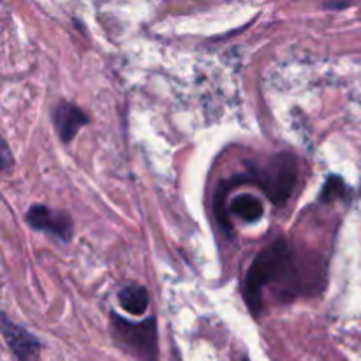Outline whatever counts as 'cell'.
<instances>
[{
	"mask_svg": "<svg viewBox=\"0 0 361 361\" xmlns=\"http://www.w3.org/2000/svg\"><path fill=\"white\" fill-rule=\"evenodd\" d=\"M349 192V187L345 185L344 180L337 175H330L326 178V183H324L323 194H321V201L324 203H330L334 200H341L345 194Z\"/></svg>",
	"mask_w": 361,
	"mask_h": 361,
	"instance_id": "9",
	"label": "cell"
},
{
	"mask_svg": "<svg viewBox=\"0 0 361 361\" xmlns=\"http://www.w3.org/2000/svg\"><path fill=\"white\" fill-rule=\"evenodd\" d=\"M298 256L288 240L279 238L254 257L243 282V298L254 317L263 309V289L268 284H284L286 296H295L303 284Z\"/></svg>",
	"mask_w": 361,
	"mask_h": 361,
	"instance_id": "1",
	"label": "cell"
},
{
	"mask_svg": "<svg viewBox=\"0 0 361 361\" xmlns=\"http://www.w3.org/2000/svg\"><path fill=\"white\" fill-rule=\"evenodd\" d=\"M2 168L7 169L9 168V148H7V143L6 141H2Z\"/></svg>",
	"mask_w": 361,
	"mask_h": 361,
	"instance_id": "10",
	"label": "cell"
},
{
	"mask_svg": "<svg viewBox=\"0 0 361 361\" xmlns=\"http://www.w3.org/2000/svg\"><path fill=\"white\" fill-rule=\"evenodd\" d=\"M27 224L34 231L46 233V235L59 238L63 243L71 242L74 235L71 215L62 210H53L46 204H34V207L28 208Z\"/></svg>",
	"mask_w": 361,
	"mask_h": 361,
	"instance_id": "4",
	"label": "cell"
},
{
	"mask_svg": "<svg viewBox=\"0 0 361 361\" xmlns=\"http://www.w3.org/2000/svg\"><path fill=\"white\" fill-rule=\"evenodd\" d=\"M118 303L130 316H141V314L147 312L148 303H150L147 288L140 284L126 286V288L120 289Z\"/></svg>",
	"mask_w": 361,
	"mask_h": 361,
	"instance_id": "8",
	"label": "cell"
},
{
	"mask_svg": "<svg viewBox=\"0 0 361 361\" xmlns=\"http://www.w3.org/2000/svg\"><path fill=\"white\" fill-rule=\"evenodd\" d=\"M229 214L242 219L243 222H257L264 215L263 201L252 194H240L229 203Z\"/></svg>",
	"mask_w": 361,
	"mask_h": 361,
	"instance_id": "7",
	"label": "cell"
},
{
	"mask_svg": "<svg viewBox=\"0 0 361 361\" xmlns=\"http://www.w3.org/2000/svg\"><path fill=\"white\" fill-rule=\"evenodd\" d=\"M240 182H254L275 207H284L298 182V161L293 154H275L250 171L249 176H236Z\"/></svg>",
	"mask_w": 361,
	"mask_h": 361,
	"instance_id": "2",
	"label": "cell"
},
{
	"mask_svg": "<svg viewBox=\"0 0 361 361\" xmlns=\"http://www.w3.org/2000/svg\"><path fill=\"white\" fill-rule=\"evenodd\" d=\"M326 9H345V7H349V4H326Z\"/></svg>",
	"mask_w": 361,
	"mask_h": 361,
	"instance_id": "11",
	"label": "cell"
},
{
	"mask_svg": "<svg viewBox=\"0 0 361 361\" xmlns=\"http://www.w3.org/2000/svg\"><path fill=\"white\" fill-rule=\"evenodd\" d=\"M173 361H182V358H180V355H178V351H176V349H175V356H173Z\"/></svg>",
	"mask_w": 361,
	"mask_h": 361,
	"instance_id": "12",
	"label": "cell"
},
{
	"mask_svg": "<svg viewBox=\"0 0 361 361\" xmlns=\"http://www.w3.org/2000/svg\"><path fill=\"white\" fill-rule=\"evenodd\" d=\"M88 122H90V118H88L87 113L73 102L62 101L53 109V123H55L56 133L63 143L73 141L81 130V127L87 126Z\"/></svg>",
	"mask_w": 361,
	"mask_h": 361,
	"instance_id": "6",
	"label": "cell"
},
{
	"mask_svg": "<svg viewBox=\"0 0 361 361\" xmlns=\"http://www.w3.org/2000/svg\"><path fill=\"white\" fill-rule=\"evenodd\" d=\"M2 334L13 355L20 361H34L41 353L42 344L37 337L20 324L7 319L6 314L2 316Z\"/></svg>",
	"mask_w": 361,
	"mask_h": 361,
	"instance_id": "5",
	"label": "cell"
},
{
	"mask_svg": "<svg viewBox=\"0 0 361 361\" xmlns=\"http://www.w3.org/2000/svg\"><path fill=\"white\" fill-rule=\"evenodd\" d=\"M242 361H249V358H247V356H243V360Z\"/></svg>",
	"mask_w": 361,
	"mask_h": 361,
	"instance_id": "13",
	"label": "cell"
},
{
	"mask_svg": "<svg viewBox=\"0 0 361 361\" xmlns=\"http://www.w3.org/2000/svg\"><path fill=\"white\" fill-rule=\"evenodd\" d=\"M109 319L113 342L120 349L137 361H159V331L155 317L133 323L120 314L111 312Z\"/></svg>",
	"mask_w": 361,
	"mask_h": 361,
	"instance_id": "3",
	"label": "cell"
}]
</instances>
